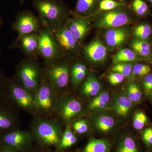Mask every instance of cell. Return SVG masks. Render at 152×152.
Instances as JSON below:
<instances>
[{
	"instance_id": "45",
	"label": "cell",
	"mask_w": 152,
	"mask_h": 152,
	"mask_svg": "<svg viewBox=\"0 0 152 152\" xmlns=\"http://www.w3.org/2000/svg\"><path fill=\"white\" fill-rule=\"evenodd\" d=\"M151 3H152V0H149Z\"/></svg>"
},
{
	"instance_id": "30",
	"label": "cell",
	"mask_w": 152,
	"mask_h": 152,
	"mask_svg": "<svg viewBox=\"0 0 152 152\" xmlns=\"http://www.w3.org/2000/svg\"><path fill=\"white\" fill-rule=\"evenodd\" d=\"M132 69V66L130 64L122 63L117 64L114 66L112 68V70L115 72L122 74L125 77L131 75Z\"/></svg>"
},
{
	"instance_id": "15",
	"label": "cell",
	"mask_w": 152,
	"mask_h": 152,
	"mask_svg": "<svg viewBox=\"0 0 152 152\" xmlns=\"http://www.w3.org/2000/svg\"><path fill=\"white\" fill-rule=\"evenodd\" d=\"M20 46L27 56L35 57L38 53V33L30 34L23 37L19 42Z\"/></svg>"
},
{
	"instance_id": "40",
	"label": "cell",
	"mask_w": 152,
	"mask_h": 152,
	"mask_svg": "<svg viewBox=\"0 0 152 152\" xmlns=\"http://www.w3.org/2000/svg\"><path fill=\"white\" fill-rule=\"evenodd\" d=\"M132 47L133 48H141L151 49V46L148 43L144 41H136L133 43Z\"/></svg>"
},
{
	"instance_id": "3",
	"label": "cell",
	"mask_w": 152,
	"mask_h": 152,
	"mask_svg": "<svg viewBox=\"0 0 152 152\" xmlns=\"http://www.w3.org/2000/svg\"><path fill=\"white\" fill-rule=\"evenodd\" d=\"M4 100L12 106L34 111V94L23 86L14 78L7 79Z\"/></svg>"
},
{
	"instance_id": "14",
	"label": "cell",
	"mask_w": 152,
	"mask_h": 152,
	"mask_svg": "<svg viewBox=\"0 0 152 152\" xmlns=\"http://www.w3.org/2000/svg\"><path fill=\"white\" fill-rule=\"evenodd\" d=\"M86 56L94 62H101L107 56V49L99 41H94L86 46L85 48Z\"/></svg>"
},
{
	"instance_id": "13",
	"label": "cell",
	"mask_w": 152,
	"mask_h": 152,
	"mask_svg": "<svg viewBox=\"0 0 152 152\" xmlns=\"http://www.w3.org/2000/svg\"><path fill=\"white\" fill-rule=\"evenodd\" d=\"M82 110L81 104L74 99L63 102L58 106L60 115L66 121H69L78 115Z\"/></svg>"
},
{
	"instance_id": "7",
	"label": "cell",
	"mask_w": 152,
	"mask_h": 152,
	"mask_svg": "<svg viewBox=\"0 0 152 152\" xmlns=\"http://www.w3.org/2000/svg\"><path fill=\"white\" fill-rule=\"evenodd\" d=\"M38 53L49 65L60 59L61 53L56 42L49 28H42L38 33Z\"/></svg>"
},
{
	"instance_id": "24",
	"label": "cell",
	"mask_w": 152,
	"mask_h": 152,
	"mask_svg": "<svg viewBox=\"0 0 152 152\" xmlns=\"http://www.w3.org/2000/svg\"><path fill=\"white\" fill-rule=\"evenodd\" d=\"M115 120L110 116H101L98 118L96 122V125L98 129L101 132H107L113 127Z\"/></svg>"
},
{
	"instance_id": "6",
	"label": "cell",
	"mask_w": 152,
	"mask_h": 152,
	"mask_svg": "<svg viewBox=\"0 0 152 152\" xmlns=\"http://www.w3.org/2000/svg\"><path fill=\"white\" fill-rule=\"evenodd\" d=\"M56 98L54 90L48 78L42 77L37 91L34 94L35 112L43 115H48L54 112L57 107Z\"/></svg>"
},
{
	"instance_id": "4",
	"label": "cell",
	"mask_w": 152,
	"mask_h": 152,
	"mask_svg": "<svg viewBox=\"0 0 152 152\" xmlns=\"http://www.w3.org/2000/svg\"><path fill=\"white\" fill-rule=\"evenodd\" d=\"M14 78L23 87L35 94L40 84L42 76L37 63L33 60L27 59L17 67Z\"/></svg>"
},
{
	"instance_id": "21",
	"label": "cell",
	"mask_w": 152,
	"mask_h": 152,
	"mask_svg": "<svg viewBox=\"0 0 152 152\" xmlns=\"http://www.w3.org/2000/svg\"><path fill=\"white\" fill-rule=\"evenodd\" d=\"M117 152H140L136 141L132 137L126 136L120 140Z\"/></svg>"
},
{
	"instance_id": "2",
	"label": "cell",
	"mask_w": 152,
	"mask_h": 152,
	"mask_svg": "<svg viewBox=\"0 0 152 152\" xmlns=\"http://www.w3.org/2000/svg\"><path fill=\"white\" fill-rule=\"evenodd\" d=\"M34 138L42 145L59 148L62 133L56 122L53 120L36 118L32 125Z\"/></svg>"
},
{
	"instance_id": "33",
	"label": "cell",
	"mask_w": 152,
	"mask_h": 152,
	"mask_svg": "<svg viewBox=\"0 0 152 152\" xmlns=\"http://www.w3.org/2000/svg\"><path fill=\"white\" fill-rule=\"evenodd\" d=\"M86 74V70L80 69L72 70V81L75 85H78L83 80Z\"/></svg>"
},
{
	"instance_id": "32",
	"label": "cell",
	"mask_w": 152,
	"mask_h": 152,
	"mask_svg": "<svg viewBox=\"0 0 152 152\" xmlns=\"http://www.w3.org/2000/svg\"><path fill=\"white\" fill-rule=\"evenodd\" d=\"M151 71V69L149 66L141 64L135 65L132 69L133 74L140 76H146L149 74Z\"/></svg>"
},
{
	"instance_id": "25",
	"label": "cell",
	"mask_w": 152,
	"mask_h": 152,
	"mask_svg": "<svg viewBox=\"0 0 152 152\" xmlns=\"http://www.w3.org/2000/svg\"><path fill=\"white\" fill-rule=\"evenodd\" d=\"M77 138L69 128L63 133L60 143L59 149L66 148L73 145L77 142Z\"/></svg>"
},
{
	"instance_id": "46",
	"label": "cell",
	"mask_w": 152,
	"mask_h": 152,
	"mask_svg": "<svg viewBox=\"0 0 152 152\" xmlns=\"http://www.w3.org/2000/svg\"><path fill=\"white\" fill-rule=\"evenodd\" d=\"M0 59H1V51H0Z\"/></svg>"
},
{
	"instance_id": "34",
	"label": "cell",
	"mask_w": 152,
	"mask_h": 152,
	"mask_svg": "<svg viewBox=\"0 0 152 152\" xmlns=\"http://www.w3.org/2000/svg\"><path fill=\"white\" fill-rule=\"evenodd\" d=\"M132 7L136 13L139 15H144L148 9V6L143 0H134Z\"/></svg>"
},
{
	"instance_id": "36",
	"label": "cell",
	"mask_w": 152,
	"mask_h": 152,
	"mask_svg": "<svg viewBox=\"0 0 152 152\" xmlns=\"http://www.w3.org/2000/svg\"><path fill=\"white\" fill-rule=\"evenodd\" d=\"M108 78L111 84L115 86L122 83L124 81L125 77L119 73L114 72L110 74Z\"/></svg>"
},
{
	"instance_id": "41",
	"label": "cell",
	"mask_w": 152,
	"mask_h": 152,
	"mask_svg": "<svg viewBox=\"0 0 152 152\" xmlns=\"http://www.w3.org/2000/svg\"><path fill=\"white\" fill-rule=\"evenodd\" d=\"M134 50L142 56H147L151 53V49L141 48H133Z\"/></svg>"
},
{
	"instance_id": "26",
	"label": "cell",
	"mask_w": 152,
	"mask_h": 152,
	"mask_svg": "<svg viewBox=\"0 0 152 152\" xmlns=\"http://www.w3.org/2000/svg\"><path fill=\"white\" fill-rule=\"evenodd\" d=\"M96 0H78L75 10L77 13L85 15L88 13L94 7Z\"/></svg>"
},
{
	"instance_id": "31",
	"label": "cell",
	"mask_w": 152,
	"mask_h": 152,
	"mask_svg": "<svg viewBox=\"0 0 152 152\" xmlns=\"http://www.w3.org/2000/svg\"><path fill=\"white\" fill-rule=\"evenodd\" d=\"M123 5L122 3L113 0H103L101 2L99 8L101 10L111 11Z\"/></svg>"
},
{
	"instance_id": "20",
	"label": "cell",
	"mask_w": 152,
	"mask_h": 152,
	"mask_svg": "<svg viewBox=\"0 0 152 152\" xmlns=\"http://www.w3.org/2000/svg\"><path fill=\"white\" fill-rule=\"evenodd\" d=\"M133 102L128 97L120 96L117 98L114 104V110L118 115L126 116L130 110Z\"/></svg>"
},
{
	"instance_id": "38",
	"label": "cell",
	"mask_w": 152,
	"mask_h": 152,
	"mask_svg": "<svg viewBox=\"0 0 152 152\" xmlns=\"http://www.w3.org/2000/svg\"><path fill=\"white\" fill-rule=\"evenodd\" d=\"M7 79L5 77L2 72L0 70V101L4 99Z\"/></svg>"
},
{
	"instance_id": "11",
	"label": "cell",
	"mask_w": 152,
	"mask_h": 152,
	"mask_svg": "<svg viewBox=\"0 0 152 152\" xmlns=\"http://www.w3.org/2000/svg\"><path fill=\"white\" fill-rule=\"evenodd\" d=\"M50 30L61 52L71 51L76 48L78 41L66 27L63 26Z\"/></svg>"
},
{
	"instance_id": "28",
	"label": "cell",
	"mask_w": 152,
	"mask_h": 152,
	"mask_svg": "<svg viewBox=\"0 0 152 152\" xmlns=\"http://www.w3.org/2000/svg\"><path fill=\"white\" fill-rule=\"evenodd\" d=\"M152 33V29L149 25L142 24L137 27L134 31V34L136 37L141 39H146Z\"/></svg>"
},
{
	"instance_id": "35",
	"label": "cell",
	"mask_w": 152,
	"mask_h": 152,
	"mask_svg": "<svg viewBox=\"0 0 152 152\" xmlns=\"http://www.w3.org/2000/svg\"><path fill=\"white\" fill-rule=\"evenodd\" d=\"M73 127L76 132L80 134H85L88 130V126L86 121L83 120L77 121L73 125Z\"/></svg>"
},
{
	"instance_id": "18",
	"label": "cell",
	"mask_w": 152,
	"mask_h": 152,
	"mask_svg": "<svg viewBox=\"0 0 152 152\" xmlns=\"http://www.w3.org/2000/svg\"><path fill=\"white\" fill-rule=\"evenodd\" d=\"M111 144L104 139L91 138L82 152H110Z\"/></svg>"
},
{
	"instance_id": "19",
	"label": "cell",
	"mask_w": 152,
	"mask_h": 152,
	"mask_svg": "<svg viewBox=\"0 0 152 152\" xmlns=\"http://www.w3.org/2000/svg\"><path fill=\"white\" fill-rule=\"evenodd\" d=\"M100 88V84L97 79L91 75L84 83L82 87V92L87 96H94L99 93Z\"/></svg>"
},
{
	"instance_id": "12",
	"label": "cell",
	"mask_w": 152,
	"mask_h": 152,
	"mask_svg": "<svg viewBox=\"0 0 152 152\" xmlns=\"http://www.w3.org/2000/svg\"><path fill=\"white\" fill-rule=\"evenodd\" d=\"M129 17L125 12L110 11L103 14L99 19L98 26L104 28H116L127 24Z\"/></svg>"
},
{
	"instance_id": "8",
	"label": "cell",
	"mask_w": 152,
	"mask_h": 152,
	"mask_svg": "<svg viewBox=\"0 0 152 152\" xmlns=\"http://www.w3.org/2000/svg\"><path fill=\"white\" fill-rule=\"evenodd\" d=\"M34 138L29 132L15 129L0 135V144L20 152L29 151Z\"/></svg>"
},
{
	"instance_id": "5",
	"label": "cell",
	"mask_w": 152,
	"mask_h": 152,
	"mask_svg": "<svg viewBox=\"0 0 152 152\" xmlns=\"http://www.w3.org/2000/svg\"><path fill=\"white\" fill-rule=\"evenodd\" d=\"M42 26L39 18L31 11L27 10L19 12L12 25V29L18 33V37L10 48L12 49L17 48L21 39L24 36L39 33L42 28Z\"/></svg>"
},
{
	"instance_id": "16",
	"label": "cell",
	"mask_w": 152,
	"mask_h": 152,
	"mask_svg": "<svg viewBox=\"0 0 152 152\" xmlns=\"http://www.w3.org/2000/svg\"><path fill=\"white\" fill-rule=\"evenodd\" d=\"M66 27L78 41L82 40L86 34L89 24L86 19L79 17L71 20Z\"/></svg>"
},
{
	"instance_id": "1",
	"label": "cell",
	"mask_w": 152,
	"mask_h": 152,
	"mask_svg": "<svg viewBox=\"0 0 152 152\" xmlns=\"http://www.w3.org/2000/svg\"><path fill=\"white\" fill-rule=\"evenodd\" d=\"M32 4L44 27L52 30L63 26L66 10L60 0H33Z\"/></svg>"
},
{
	"instance_id": "22",
	"label": "cell",
	"mask_w": 152,
	"mask_h": 152,
	"mask_svg": "<svg viewBox=\"0 0 152 152\" xmlns=\"http://www.w3.org/2000/svg\"><path fill=\"white\" fill-rule=\"evenodd\" d=\"M137 59L135 53L129 49L120 50L113 57V61L115 64L133 61Z\"/></svg>"
},
{
	"instance_id": "43",
	"label": "cell",
	"mask_w": 152,
	"mask_h": 152,
	"mask_svg": "<svg viewBox=\"0 0 152 152\" xmlns=\"http://www.w3.org/2000/svg\"><path fill=\"white\" fill-rule=\"evenodd\" d=\"M3 23V22L1 14H0V28L2 26Z\"/></svg>"
},
{
	"instance_id": "23",
	"label": "cell",
	"mask_w": 152,
	"mask_h": 152,
	"mask_svg": "<svg viewBox=\"0 0 152 152\" xmlns=\"http://www.w3.org/2000/svg\"><path fill=\"white\" fill-rule=\"evenodd\" d=\"M110 100L108 93L105 92L101 93L91 101L89 107L91 110L103 108L108 103Z\"/></svg>"
},
{
	"instance_id": "9",
	"label": "cell",
	"mask_w": 152,
	"mask_h": 152,
	"mask_svg": "<svg viewBox=\"0 0 152 152\" xmlns=\"http://www.w3.org/2000/svg\"><path fill=\"white\" fill-rule=\"evenodd\" d=\"M58 61L50 65L48 70V78L54 88L61 89L68 84L69 69L67 64Z\"/></svg>"
},
{
	"instance_id": "37",
	"label": "cell",
	"mask_w": 152,
	"mask_h": 152,
	"mask_svg": "<svg viewBox=\"0 0 152 152\" xmlns=\"http://www.w3.org/2000/svg\"><path fill=\"white\" fill-rule=\"evenodd\" d=\"M142 139L148 145H152V128H148L145 130L142 135Z\"/></svg>"
},
{
	"instance_id": "39",
	"label": "cell",
	"mask_w": 152,
	"mask_h": 152,
	"mask_svg": "<svg viewBox=\"0 0 152 152\" xmlns=\"http://www.w3.org/2000/svg\"><path fill=\"white\" fill-rule=\"evenodd\" d=\"M143 86L147 93L152 91V75L148 74L145 77L143 81Z\"/></svg>"
},
{
	"instance_id": "10",
	"label": "cell",
	"mask_w": 152,
	"mask_h": 152,
	"mask_svg": "<svg viewBox=\"0 0 152 152\" xmlns=\"http://www.w3.org/2000/svg\"><path fill=\"white\" fill-rule=\"evenodd\" d=\"M18 121L13 106L4 100L0 101V135L18 129Z\"/></svg>"
},
{
	"instance_id": "29",
	"label": "cell",
	"mask_w": 152,
	"mask_h": 152,
	"mask_svg": "<svg viewBox=\"0 0 152 152\" xmlns=\"http://www.w3.org/2000/svg\"><path fill=\"white\" fill-rule=\"evenodd\" d=\"M147 122L148 118L145 114L142 112L136 113L133 121V126L135 129L137 130L142 129Z\"/></svg>"
},
{
	"instance_id": "17",
	"label": "cell",
	"mask_w": 152,
	"mask_h": 152,
	"mask_svg": "<svg viewBox=\"0 0 152 152\" xmlns=\"http://www.w3.org/2000/svg\"><path fill=\"white\" fill-rule=\"evenodd\" d=\"M127 35V33L124 29H110L106 33V42L110 47L118 46L126 41Z\"/></svg>"
},
{
	"instance_id": "44",
	"label": "cell",
	"mask_w": 152,
	"mask_h": 152,
	"mask_svg": "<svg viewBox=\"0 0 152 152\" xmlns=\"http://www.w3.org/2000/svg\"><path fill=\"white\" fill-rule=\"evenodd\" d=\"M24 0H20V4H22L24 2Z\"/></svg>"
},
{
	"instance_id": "48",
	"label": "cell",
	"mask_w": 152,
	"mask_h": 152,
	"mask_svg": "<svg viewBox=\"0 0 152 152\" xmlns=\"http://www.w3.org/2000/svg\"></svg>"
},
{
	"instance_id": "42",
	"label": "cell",
	"mask_w": 152,
	"mask_h": 152,
	"mask_svg": "<svg viewBox=\"0 0 152 152\" xmlns=\"http://www.w3.org/2000/svg\"><path fill=\"white\" fill-rule=\"evenodd\" d=\"M0 152H20L0 144Z\"/></svg>"
},
{
	"instance_id": "27",
	"label": "cell",
	"mask_w": 152,
	"mask_h": 152,
	"mask_svg": "<svg viewBox=\"0 0 152 152\" xmlns=\"http://www.w3.org/2000/svg\"><path fill=\"white\" fill-rule=\"evenodd\" d=\"M128 97L132 102H140L142 99V93L138 86L132 83L129 85L127 89Z\"/></svg>"
},
{
	"instance_id": "47",
	"label": "cell",
	"mask_w": 152,
	"mask_h": 152,
	"mask_svg": "<svg viewBox=\"0 0 152 152\" xmlns=\"http://www.w3.org/2000/svg\"></svg>"
}]
</instances>
